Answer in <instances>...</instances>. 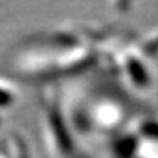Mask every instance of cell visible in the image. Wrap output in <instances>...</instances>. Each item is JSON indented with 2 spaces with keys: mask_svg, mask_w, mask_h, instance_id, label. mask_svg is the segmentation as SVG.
<instances>
[{
  "mask_svg": "<svg viewBox=\"0 0 158 158\" xmlns=\"http://www.w3.org/2000/svg\"><path fill=\"white\" fill-rule=\"evenodd\" d=\"M86 113L91 129L100 132L117 130L124 122V107L111 97L97 98L89 107L86 106Z\"/></svg>",
  "mask_w": 158,
  "mask_h": 158,
  "instance_id": "cell-1",
  "label": "cell"
},
{
  "mask_svg": "<svg viewBox=\"0 0 158 158\" xmlns=\"http://www.w3.org/2000/svg\"><path fill=\"white\" fill-rule=\"evenodd\" d=\"M18 97V86L12 81L0 76V107H9Z\"/></svg>",
  "mask_w": 158,
  "mask_h": 158,
  "instance_id": "cell-2",
  "label": "cell"
}]
</instances>
